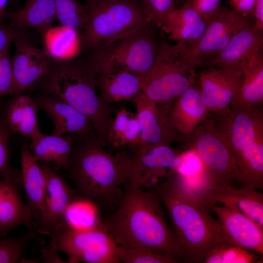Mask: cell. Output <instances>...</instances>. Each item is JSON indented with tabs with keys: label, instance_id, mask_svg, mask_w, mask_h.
<instances>
[{
	"label": "cell",
	"instance_id": "4fadbf2b",
	"mask_svg": "<svg viewBox=\"0 0 263 263\" xmlns=\"http://www.w3.org/2000/svg\"><path fill=\"white\" fill-rule=\"evenodd\" d=\"M38 163L45 175L46 186L40 215L34 230L40 235L51 236L62 223L66 209L77 194L50 163Z\"/></svg>",
	"mask_w": 263,
	"mask_h": 263
},
{
	"label": "cell",
	"instance_id": "7a4b0ae2",
	"mask_svg": "<svg viewBox=\"0 0 263 263\" xmlns=\"http://www.w3.org/2000/svg\"><path fill=\"white\" fill-rule=\"evenodd\" d=\"M149 188L158 195L169 217L183 254L182 262L203 263L208 252L220 243L238 245L177 173Z\"/></svg>",
	"mask_w": 263,
	"mask_h": 263
},
{
	"label": "cell",
	"instance_id": "5b68a950",
	"mask_svg": "<svg viewBox=\"0 0 263 263\" xmlns=\"http://www.w3.org/2000/svg\"><path fill=\"white\" fill-rule=\"evenodd\" d=\"M202 65L192 56L188 43H161L155 61L146 73L142 92L158 104L173 102L197 80L196 69Z\"/></svg>",
	"mask_w": 263,
	"mask_h": 263
},
{
	"label": "cell",
	"instance_id": "e575fe53",
	"mask_svg": "<svg viewBox=\"0 0 263 263\" xmlns=\"http://www.w3.org/2000/svg\"><path fill=\"white\" fill-rule=\"evenodd\" d=\"M56 17L61 25L76 32L79 35L86 24L88 8L77 0H55Z\"/></svg>",
	"mask_w": 263,
	"mask_h": 263
},
{
	"label": "cell",
	"instance_id": "44dd1931",
	"mask_svg": "<svg viewBox=\"0 0 263 263\" xmlns=\"http://www.w3.org/2000/svg\"><path fill=\"white\" fill-rule=\"evenodd\" d=\"M209 113L202 99L198 81L174 100L170 112L175 128L186 139Z\"/></svg>",
	"mask_w": 263,
	"mask_h": 263
},
{
	"label": "cell",
	"instance_id": "5bb4252c",
	"mask_svg": "<svg viewBox=\"0 0 263 263\" xmlns=\"http://www.w3.org/2000/svg\"><path fill=\"white\" fill-rule=\"evenodd\" d=\"M204 204L234 207L263 229V194L257 189L214 182L209 178L194 192Z\"/></svg>",
	"mask_w": 263,
	"mask_h": 263
},
{
	"label": "cell",
	"instance_id": "7bdbcfd3",
	"mask_svg": "<svg viewBox=\"0 0 263 263\" xmlns=\"http://www.w3.org/2000/svg\"><path fill=\"white\" fill-rule=\"evenodd\" d=\"M21 31L11 28L5 24H0V52L11 43L24 39Z\"/></svg>",
	"mask_w": 263,
	"mask_h": 263
},
{
	"label": "cell",
	"instance_id": "52a82bcc",
	"mask_svg": "<svg viewBox=\"0 0 263 263\" xmlns=\"http://www.w3.org/2000/svg\"><path fill=\"white\" fill-rule=\"evenodd\" d=\"M147 22L139 0H101L88 8L80 49L104 46Z\"/></svg>",
	"mask_w": 263,
	"mask_h": 263
},
{
	"label": "cell",
	"instance_id": "ffe728a7",
	"mask_svg": "<svg viewBox=\"0 0 263 263\" xmlns=\"http://www.w3.org/2000/svg\"><path fill=\"white\" fill-rule=\"evenodd\" d=\"M263 44V31L254 21L240 30L216 56L204 64L219 68L238 66L261 51Z\"/></svg>",
	"mask_w": 263,
	"mask_h": 263
},
{
	"label": "cell",
	"instance_id": "8d00e7d4",
	"mask_svg": "<svg viewBox=\"0 0 263 263\" xmlns=\"http://www.w3.org/2000/svg\"><path fill=\"white\" fill-rule=\"evenodd\" d=\"M117 255L123 263H179L181 261L169 254L158 253L150 249L118 246Z\"/></svg>",
	"mask_w": 263,
	"mask_h": 263
},
{
	"label": "cell",
	"instance_id": "ba28073f",
	"mask_svg": "<svg viewBox=\"0 0 263 263\" xmlns=\"http://www.w3.org/2000/svg\"><path fill=\"white\" fill-rule=\"evenodd\" d=\"M50 241L56 250L67 256L69 263H120L118 245L103 224L80 230L69 228L62 222Z\"/></svg>",
	"mask_w": 263,
	"mask_h": 263
},
{
	"label": "cell",
	"instance_id": "681fc988",
	"mask_svg": "<svg viewBox=\"0 0 263 263\" xmlns=\"http://www.w3.org/2000/svg\"><path fill=\"white\" fill-rule=\"evenodd\" d=\"M86 3L87 7L88 8L93 6L101 0H84Z\"/></svg>",
	"mask_w": 263,
	"mask_h": 263
},
{
	"label": "cell",
	"instance_id": "6da1fadb",
	"mask_svg": "<svg viewBox=\"0 0 263 263\" xmlns=\"http://www.w3.org/2000/svg\"><path fill=\"white\" fill-rule=\"evenodd\" d=\"M94 132L75 135L66 169L74 189L99 208L117 206L134 174L135 155L128 149L112 154Z\"/></svg>",
	"mask_w": 263,
	"mask_h": 263
},
{
	"label": "cell",
	"instance_id": "30bf717a",
	"mask_svg": "<svg viewBox=\"0 0 263 263\" xmlns=\"http://www.w3.org/2000/svg\"><path fill=\"white\" fill-rule=\"evenodd\" d=\"M140 130L138 143L130 148L140 155L152 147L174 142L186 143V138L175 128L171 116L173 102L158 104L142 92L132 99Z\"/></svg>",
	"mask_w": 263,
	"mask_h": 263
},
{
	"label": "cell",
	"instance_id": "cb8c5ba5",
	"mask_svg": "<svg viewBox=\"0 0 263 263\" xmlns=\"http://www.w3.org/2000/svg\"><path fill=\"white\" fill-rule=\"evenodd\" d=\"M244 79L230 104L231 110L261 106L263 103V56L257 53L240 66Z\"/></svg>",
	"mask_w": 263,
	"mask_h": 263
},
{
	"label": "cell",
	"instance_id": "f35d334b",
	"mask_svg": "<svg viewBox=\"0 0 263 263\" xmlns=\"http://www.w3.org/2000/svg\"><path fill=\"white\" fill-rule=\"evenodd\" d=\"M38 234L34 230L19 237L0 238V263L19 262L30 242L37 240Z\"/></svg>",
	"mask_w": 263,
	"mask_h": 263
},
{
	"label": "cell",
	"instance_id": "d590c367",
	"mask_svg": "<svg viewBox=\"0 0 263 263\" xmlns=\"http://www.w3.org/2000/svg\"><path fill=\"white\" fill-rule=\"evenodd\" d=\"M258 256L249 250L227 243L216 244L205 256L203 263H254Z\"/></svg>",
	"mask_w": 263,
	"mask_h": 263
},
{
	"label": "cell",
	"instance_id": "603a6c76",
	"mask_svg": "<svg viewBox=\"0 0 263 263\" xmlns=\"http://www.w3.org/2000/svg\"><path fill=\"white\" fill-rule=\"evenodd\" d=\"M21 184L26 200V204L35 225L40 215L46 179L42 169L26 144L21 147Z\"/></svg>",
	"mask_w": 263,
	"mask_h": 263
},
{
	"label": "cell",
	"instance_id": "7dc6e473",
	"mask_svg": "<svg viewBox=\"0 0 263 263\" xmlns=\"http://www.w3.org/2000/svg\"><path fill=\"white\" fill-rule=\"evenodd\" d=\"M9 0H0V24L3 25L7 12L6 9Z\"/></svg>",
	"mask_w": 263,
	"mask_h": 263
},
{
	"label": "cell",
	"instance_id": "ac0fdd59",
	"mask_svg": "<svg viewBox=\"0 0 263 263\" xmlns=\"http://www.w3.org/2000/svg\"><path fill=\"white\" fill-rule=\"evenodd\" d=\"M215 214L229 236L239 246L263 256V229L234 207L205 204Z\"/></svg>",
	"mask_w": 263,
	"mask_h": 263
},
{
	"label": "cell",
	"instance_id": "74e56055",
	"mask_svg": "<svg viewBox=\"0 0 263 263\" xmlns=\"http://www.w3.org/2000/svg\"><path fill=\"white\" fill-rule=\"evenodd\" d=\"M148 21L167 32L169 16L175 9L174 0H139Z\"/></svg>",
	"mask_w": 263,
	"mask_h": 263
},
{
	"label": "cell",
	"instance_id": "f907efd6",
	"mask_svg": "<svg viewBox=\"0 0 263 263\" xmlns=\"http://www.w3.org/2000/svg\"><path fill=\"white\" fill-rule=\"evenodd\" d=\"M182 0L185 1V0Z\"/></svg>",
	"mask_w": 263,
	"mask_h": 263
},
{
	"label": "cell",
	"instance_id": "d6a6232c",
	"mask_svg": "<svg viewBox=\"0 0 263 263\" xmlns=\"http://www.w3.org/2000/svg\"><path fill=\"white\" fill-rule=\"evenodd\" d=\"M98 208L90 201L77 195L66 209L62 222L75 230H86L99 226L103 223Z\"/></svg>",
	"mask_w": 263,
	"mask_h": 263
},
{
	"label": "cell",
	"instance_id": "60d3db41",
	"mask_svg": "<svg viewBox=\"0 0 263 263\" xmlns=\"http://www.w3.org/2000/svg\"><path fill=\"white\" fill-rule=\"evenodd\" d=\"M10 46L0 52V98L12 95L13 92L14 78Z\"/></svg>",
	"mask_w": 263,
	"mask_h": 263
},
{
	"label": "cell",
	"instance_id": "e0dca14e",
	"mask_svg": "<svg viewBox=\"0 0 263 263\" xmlns=\"http://www.w3.org/2000/svg\"><path fill=\"white\" fill-rule=\"evenodd\" d=\"M12 56L14 78L12 95H17L27 90L50 72L52 61L44 51L24 39L14 43Z\"/></svg>",
	"mask_w": 263,
	"mask_h": 263
},
{
	"label": "cell",
	"instance_id": "8992f818",
	"mask_svg": "<svg viewBox=\"0 0 263 263\" xmlns=\"http://www.w3.org/2000/svg\"><path fill=\"white\" fill-rule=\"evenodd\" d=\"M157 28L147 22L104 46L86 51L85 57L98 74L115 70L146 73L152 66L162 42L157 38Z\"/></svg>",
	"mask_w": 263,
	"mask_h": 263
},
{
	"label": "cell",
	"instance_id": "836d02e7",
	"mask_svg": "<svg viewBox=\"0 0 263 263\" xmlns=\"http://www.w3.org/2000/svg\"><path fill=\"white\" fill-rule=\"evenodd\" d=\"M181 158L176 173L185 184L194 191L205 181L208 175L207 170L200 156L192 149L182 150Z\"/></svg>",
	"mask_w": 263,
	"mask_h": 263
},
{
	"label": "cell",
	"instance_id": "484cf974",
	"mask_svg": "<svg viewBox=\"0 0 263 263\" xmlns=\"http://www.w3.org/2000/svg\"><path fill=\"white\" fill-rule=\"evenodd\" d=\"M233 180L240 187L263 188V139L235 154Z\"/></svg>",
	"mask_w": 263,
	"mask_h": 263
},
{
	"label": "cell",
	"instance_id": "ee69618b",
	"mask_svg": "<svg viewBox=\"0 0 263 263\" xmlns=\"http://www.w3.org/2000/svg\"><path fill=\"white\" fill-rule=\"evenodd\" d=\"M256 0H228L231 9L240 15L248 18H253Z\"/></svg>",
	"mask_w": 263,
	"mask_h": 263
},
{
	"label": "cell",
	"instance_id": "9c48e42d",
	"mask_svg": "<svg viewBox=\"0 0 263 263\" xmlns=\"http://www.w3.org/2000/svg\"><path fill=\"white\" fill-rule=\"evenodd\" d=\"M185 147L196 152L212 181L233 185L235 154L219 132L213 118L207 117L194 130Z\"/></svg>",
	"mask_w": 263,
	"mask_h": 263
},
{
	"label": "cell",
	"instance_id": "1f68e13d",
	"mask_svg": "<svg viewBox=\"0 0 263 263\" xmlns=\"http://www.w3.org/2000/svg\"><path fill=\"white\" fill-rule=\"evenodd\" d=\"M41 35L44 52L51 60L61 62L76 56L72 53L76 37L79 36L75 31L62 25L51 26Z\"/></svg>",
	"mask_w": 263,
	"mask_h": 263
},
{
	"label": "cell",
	"instance_id": "4316f807",
	"mask_svg": "<svg viewBox=\"0 0 263 263\" xmlns=\"http://www.w3.org/2000/svg\"><path fill=\"white\" fill-rule=\"evenodd\" d=\"M186 0L169 16L166 33L169 34L168 38L170 40L189 44L201 37L207 23L193 8L191 0Z\"/></svg>",
	"mask_w": 263,
	"mask_h": 263
},
{
	"label": "cell",
	"instance_id": "f1b7e54d",
	"mask_svg": "<svg viewBox=\"0 0 263 263\" xmlns=\"http://www.w3.org/2000/svg\"><path fill=\"white\" fill-rule=\"evenodd\" d=\"M75 136L46 135L41 132L30 138L28 146L37 161L53 162L57 168H66Z\"/></svg>",
	"mask_w": 263,
	"mask_h": 263
},
{
	"label": "cell",
	"instance_id": "bcb514c9",
	"mask_svg": "<svg viewBox=\"0 0 263 263\" xmlns=\"http://www.w3.org/2000/svg\"><path fill=\"white\" fill-rule=\"evenodd\" d=\"M253 18L256 26L263 31V0H256Z\"/></svg>",
	"mask_w": 263,
	"mask_h": 263
},
{
	"label": "cell",
	"instance_id": "b9f144b4",
	"mask_svg": "<svg viewBox=\"0 0 263 263\" xmlns=\"http://www.w3.org/2000/svg\"><path fill=\"white\" fill-rule=\"evenodd\" d=\"M221 0H191L195 10L207 22L216 14Z\"/></svg>",
	"mask_w": 263,
	"mask_h": 263
},
{
	"label": "cell",
	"instance_id": "f6af8a7d",
	"mask_svg": "<svg viewBox=\"0 0 263 263\" xmlns=\"http://www.w3.org/2000/svg\"><path fill=\"white\" fill-rule=\"evenodd\" d=\"M58 253L53 247L50 240L47 244L41 249V254L44 263H68L67 260L61 259Z\"/></svg>",
	"mask_w": 263,
	"mask_h": 263
},
{
	"label": "cell",
	"instance_id": "277c9868",
	"mask_svg": "<svg viewBox=\"0 0 263 263\" xmlns=\"http://www.w3.org/2000/svg\"><path fill=\"white\" fill-rule=\"evenodd\" d=\"M44 77L46 93L68 103L86 116L104 146L108 145L112 111L97 92L98 75L85 57L64 61H52Z\"/></svg>",
	"mask_w": 263,
	"mask_h": 263
},
{
	"label": "cell",
	"instance_id": "7c38bea8",
	"mask_svg": "<svg viewBox=\"0 0 263 263\" xmlns=\"http://www.w3.org/2000/svg\"><path fill=\"white\" fill-rule=\"evenodd\" d=\"M208 67L197 77L201 97L209 112L222 116L230 111L231 102L242 84L244 74L238 66Z\"/></svg>",
	"mask_w": 263,
	"mask_h": 263
},
{
	"label": "cell",
	"instance_id": "8fae6325",
	"mask_svg": "<svg viewBox=\"0 0 263 263\" xmlns=\"http://www.w3.org/2000/svg\"><path fill=\"white\" fill-rule=\"evenodd\" d=\"M253 21L231 8L221 6L207 22L201 37L188 44L192 56L204 64L216 56L236 34Z\"/></svg>",
	"mask_w": 263,
	"mask_h": 263
},
{
	"label": "cell",
	"instance_id": "83f0119b",
	"mask_svg": "<svg viewBox=\"0 0 263 263\" xmlns=\"http://www.w3.org/2000/svg\"><path fill=\"white\" fill-rule=\"evenodd\" d=\"M19 185L9 181L0 198V237L21 225L34 226L30 212L20 197Z\"/></svg>",
	"mask_w": 263,
	"mask_h": 263
},
{
	"label": "cell",
	"instance_id": "d4e9b609",
	"mask_svg": "<svg viewBox=\"0 0 263 263\" xmlns=\"http://www.w3.org/2000/svg\"><path fill=\"white\" fill-rule=\"evenodd\" d=\"M6 19L9 26L21 31L29 28L42 34L56 19L55 0H27L20 9L7 11Z\"/></svg>",
	"mask_w": 263,
	"mask_h": 263
},
{
	"label": "cell",
	"instance_id": "d6986e66",
	"mask_svg": "<svg viewBox=\"0 0 263 263\" xmlns=\"http://www.w3.org/2000/svg\"><path fill=\"white\" fill-rule=\"evenodd\" d=\"M33 98L38 109L43 110L52 121L51 134L80 136L94 132L86 116L60 99L46 93Z\"/></svg>",
	"mask_w": 263,
	"mask_h": 263
},
{
	"label": "cell",
	"instance_id": "f546056e",
	"mask_svg": "<svg viewBox=\"0 0 263 263\" xmlns=\"http://www.w3.org/2000/svg\"><path fill=\"white\" fill-rule=\"evenodd\" d=\"M38 109L33 97L21 94L16 95L6 110L5 120L9 129L30 138L41 132Z\"/></svg>",
	"mask_w": 263,
	"mask_h": 263
},
{
	"label": "cell",
	"instance_id": "3957f363",
	"mask_svg": "<svg viewBox=\"0 0 263 263\" xmlns=\"http://www.w3.org/2000/svg\"><path fill=\"white\" fill-rule=\"evenodd\" d=\"M163 207L152 189L125 185L117 206L103 224L118 246L148 248L182 262L183 253L167 224Z\"/></svg>",
	"mask_w": 263,
	"mask_h": 263
},
{
	"label": "cell",
	"instance_id": "9a60e30c",
	"mask_svg": "<svg viewBox=\"0 0 263 263\" xmlns=\"http://www.w3.org/2000/svg\"><path fill=\"white\" fill-rule=\"evenodd\" d=\"M217 129L235 154L263 139V109L261 106L231 110L219 117Z\"/></svg>",
	"mask_w": 263,
	"mask_h": 263
},
{
	"label": "cell",
	"instance_id": "ab89813d",
	"mask_svg": "<svg viewBox=\"0 0 263 263\" xmlns=\"http://www.w3.org/2000/svg\"><path fill=\"white\" fill-rule=\"evenodd\" d=\"M9 128L4 119L0 118V177L21 184V171L10 165Z\"/></svg>",
	"mask_w": 263,
	"mask_h": 263
},
{
	"label": "cell",
	"instance_id": "c3c4849f",
	"mask_svg": "<svg viewBox=\"0 0 263 263\" xmlns=\"http://www.w3.org/2000/svg\"><path fill=\"white\" fill-rule=\"evenodd\" d=\"M10 180L2 179L0 180V198L8 182Z\"/></svg>",
	"mask_w": 263,
	"mask_h": 263
},
{
	"label": "cell",
	"instance_id": "7402d4cb",
	"mask_svg": "<svg viewBox=\"0 0 263 263\" xmlns=\"http://www.w3.org/2000/svg\"><path fill=\"white\" fill-rule=\"evenodd\" d=\"M146 82V73H134L123 70L100 73L96 79L100 97L109 104L132 100L142 92Z\"/></svg>",
	"mask_w": 263,
	"mask_h": 263
},
{
	"label": "cell",
	"instance_id": "4dcf8cb0",
	"mask_svg": "<svg viewBox=\"0 0 263 263\" xmlns=\"http://www.w3.org/2000/svg\"><path fill=\"white\" fill-rule=\"evenodd\" d=\"M140 130L136 113L125 107L119 110L112 120L110 126L108 144L118 147L128 145L134 146L139 143Z\"/></svg>",
	"mask_w": 263,
	"mask_h": 263
},
{
	"label": "cell",
	"instance_id": "2e32d148",
	"mask_svg": "<svg viewBox=\"0 0 263 263\" xmlns=\"http://www.w3.org/2000/svg\"><path fill=\"white\" fill-rule=\"evenodd\" d=\"M182 150L171 145H161L135 155L134 174L127 185L149 188L176 173L181 161Z\"/></svg>",
	"mask_w": 263,
	"mask_h": 263
}]
</instances>
